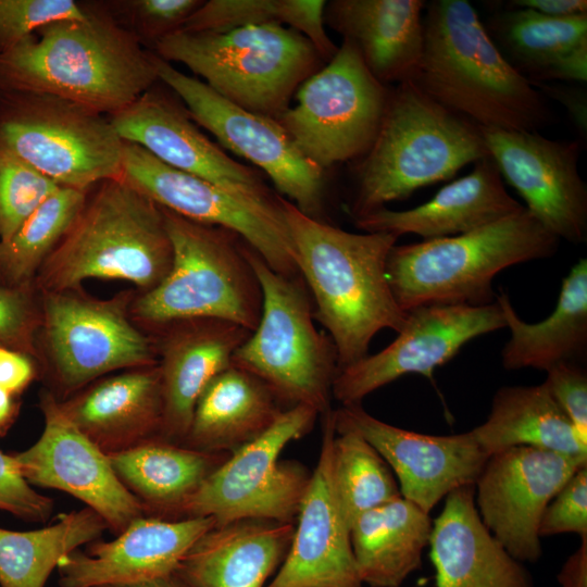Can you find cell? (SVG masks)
<instances>
[{"label":"cell","mask_w":587,"mask_h":587,"mask_svg":"<svg viewBox=\"0 0 587 587\" xmlns=\"http://www.w3.org/2000/svg\"><path fill=\"white\" fill-rule=\"evenodd\" d=\"M86 8L0 53V92L51 95L109 116L159 83L153 52L100 3Z\"/></svg>","instance_id":"obj_1"},{"label":"cell","mask_w":587,"mask_h":587,"mask_svg":"<svg viewBox=\"0 0 587 587\" xmlns=\"http://www.w3.org/2000/svg\"><path fill=\"white\" fill-rule=\"evenodd\" d=\"M279 202L299 275L312 295L314 320L328 332L340 371L369 354L379 330L398 333L407 322L386 277L399 237L346 232L303 214L282 196Z\"/></svg>","instance_id":"obj_2"},{"label":"cell","mask_w":587,"mask_h":587,"mask_svg":"<svg viewBox=\"0 0 587 587\" xmlns=\"http://www.w3.org/2000/svg\"><path fill=\"white\" fill-rule=\"evenodd\" d=\"M413 82L478 127L539 132L552 113L544 95L502 55L466 0H433Z\"/></svg>","instance_id":"obj_3"},{"label":"cell","mask_w":587,"mask_h":587,"mask_svg":"<svg viewBox=\"0 0 587 587\" xmlns=\"http://www.w3.org/2000/svg\"><path fill=\"white\" fill-rule=\"evenodd\" d=\"M488 157L477 125L437 103L413 80L398 84L389 90L371 148L357 160L349 214L354 220L407 199Z\"/></svg>","instance_id":"obj_4"},{"label":"cell","mask_w":587,"mask_h":587,"mask_svg":"<svg viewBox=\"0 0 587 587\" xmlns=\"http://www.w3.org/2000/svg\"><path fill=\"white\" fill-rule=\"evenodd\" d=\"M560 239L523 210L465 234L395 245L386 277L408 312L427 304L486 305L496 301L492 279L502 270L552 257Z\"/></svg>","instance_id":"obj_5"},{"label":"cell","mask_w":587,"mask_h":587,"mask_svg":"<svg viewBox=\"0 0 587 587\" xmlns=\"http://www.w3.org/2000/svg\"><path fill=\"white\" fill-rule=\"evenodd\" d=\"M173 259L162 209L122 178L99 183L39 272L46 292L89 278L127 280L146 291Z\"/></svg>","instance_id":"obj_6"},{"label":"cell","mask_w":587,"mask_h":587,"mask_svg":"<svg viewBox=\"0 0 587 587\" xmlns=\"http://www.w3.org/2000/svg\"><path fill=\"white\" fill-rule=\"evenodd\" d=\"M153 53L184 64L232 103L274 120L325 64L304 36L277 23L226 32L178 30L159 41Z\"/></svg>","instance_id":"obj_7"},{"label":"cell","mask_w":587,"mask_h":587,"mask_svg":"<svg viewBox=\"0 0 587 587\" xmlns=\"http://www.w3.org/2000/svg\"><path fill=\"white\" fill-rule=\"evenodd\" d=\"M161 209L172 264L161 283L137 300V317L155 325L214 319L252 332L260 321L263 295L248 243L230 229Z\"/></svg>","instance_id":"obj_8"},{"label":"cell","mask_w":587,"mask_h":587,"mask_svg":"<svg viewBox=\"0 0 587 587\" xmlns=\"http://www.w3.org/2000/svg\"><path fill=\"white\" fill-rule=\"evenodd\" d=\"M247 253L262 288V312L232 364L263 380L287 408L307 405L323 415L339 367L330 337L314 325L311 295L301 276L274 271L249 246Z\"/></svg>","instance_id":"obj_9"},{"label":"cell","mask_w":587,"mask_h":587,"mask_svg":"<svg viewBox=\"0 0 587 587\" xmlns=\"http://www.w3.org/2000/svg\"><path fill=\"white\" fill-rule=\"evenodd\" d=\"M123 148L104 114L51 95L0 92V150L61 187L121 178Z\"/></svg>","instance_id":"obj_10"},{"label":"cell","mask_w":587,"mask_h":587,"mask_svg":"<svg viewBox=\"0 0 587 587\" xmlns=\"http://www.w3.org/2000/svg\"><path fill=\"white\" fill-rule=\"evenodd\" d=\"M389 90L370 73L353 43L342 39L337 53L300 85L296 104L277 121L298 150L326 172L369 151Z\"/></svg>","instance_id":"obj_11"},{"label":"cell","mask_w":587,"mask_h":587,"mask_svg":"<svg viewBox=\"0 0 587 587\" xmlns=\"http://www.w3.org/2000/svg\"><path fill=\"white\" fill-rule=\"evenodd\" d=\"M317 415L307 405L287 408L267 430L230 453L207 477L178 519L212 517L216 524L243 519L296 522L311 472L279 457L288 444L312 429Z\"/></svg>","instance_id":"obj_12"},{"label":"cell","mask_w":587,"mask_h":587,"mask_svg":"<svg viewBox=\"0 0 587 587\" xmlns=\"http://www.w3.org/2000/svg\"><path fill=\"white\" fill-rule=\"evenodd\" d=\"M153 60L159 82L180 99L197 125L251 162L303 214L323 221L326 172L298 150L277 120L232 103L154 53Z\"/></svg>","instance_id":"obj_13"},{"label":"cell","mask_w":587,"mask_h":587,"mask_svg":"<svg viewBox=\"0 0 587 587\" xmlns=\"http://www.w3.org/2000/svg\"><path fill=\"white\" fill-rule=\"evenodd\" d=\"M121 178L158 205L183 217L237 233L271 268L285 276H300L280 207L267 208L229 192L168 166L127 141H124Z\"/></svg>","instance_id":"obj_14"},{"label":"cell","mask_w":587,"mask_h":587,"mask_svg":"<svg viewBox=\"0 0 587 587\" xmlns=\"http://www.w3.org/2000/svg\"><path fill=\"white\" fill-rule=\"evenodd\" d=\"M587 457L514 447L488 457L475 484V505L494 537L520 562L542 554L539 524L545 509Z\"/></svg>","instance_id":"obj_15"},{"label":"cell","mask_w":587,"mask_h":587,"mask_svg":"<svg viewBox=\"0 0 587 587\" xmlns=\"http://www.w3.org/2000/svg\"><path fill=\"white\" fill-rule=\"evenodd\" d=\"M397 338L375 354L340 370L333 397L341 405L361 403L371 392L405 374L432 378L470 340L507 327L497 299L486 305L427 304L407 312Z\"/></svg>","instance_id":"obj_16"},{"label":"cell","mask_w":587,"mask_h":587,"mask_svg":"<svg viewBox=\"0 0 587 587\" xmlns=\"http://www.w3.org/2000/svg\"><path fill=\"white\" fill-rule=\"evenodd\" d=\"M45 336L61 386L75 390L109 372L155 364V349L128 320L124 300L46 292Z\"/></svg>","instance_id":"obj_17"},{"label":"cell","mask_w":587,"mask_h":587,"mask_svg":"<svg viewBox=\"0 0 587 587\" xmlns=\"http://www.w3.org/2000/svg\"><path fill=\"white\" fill-rule=\"evenodd\" d=\"M109 118L124 141L140 146L164 164L261 205L279 209V195L267 186L266 176L211 141L175 93L154 85Z\"/></svg>","instance_id":"obj_18"},{"label":"cell","mask_w":587,"mask_h":587,"mask_svg":"<svg viewBox=\"0 0 587 587\" xmlns=\"http://www.w3.org/2000/svg\"><path fill=\"white\" fill-rule=\"evenodd\" d=\"M503 182L525 209L560 240L587 239V187L578 172V140H553L538 132L478 127Z\"/></svg>","instance_id":"obj_19"},{"label":"cell","mask_w":587,"mask_h":587,"mask_svg":"<svg viewBox=\"0 0 587 587\" xmlns=\"http://www.w3.org/2000/svg\"><path fill=\"white\" fill-rule=\"evenodd\" d=\"M40 408L45 423L40 437L13 454L24 478L32 486L80 500L116 534L147 515L142 503L118 479L108 454L66 416L51 394L41 397Z\"/></svg>","instance_id":"obj_20"},{"label":"cell","mask_w":587,"mask_h":587,"mask_svg":"<svg viewBox=\"0 0 587 587\" xmlns=\"http://www.w3.org/2000/svg\"><path fill=\"white\" fill-rule=\"evenodd\" d=\"M336 430L361 435L394 471L403 498L426 513L451 491L474 485L488 455L472 432L435 436L396 427L361 403L334 410Z\"/></svg>","instance_id":"obj_21"},{"label":"cell","mask_w":587,"mask_h":587,"mask_svg":"<svg viewBox=\"0 0 587 587\" xmlns=\"http://www.w3.org/2000/svg\"><path fill=\"white\" fill-rule=\"evenodd\" d=\"M334 410L323 414L320 455L301 501L287 554L265 587H364L354 561L350 527L332 483Z\"/></svg>","instance_id":"obj_22"},{"label":"cell","mask_w":587,"mask_h":587,"mask_svg":"<svg viewBox=\"0 0 587 587\" xmlns=\"http://www.w3.org/2000/svg\"><path fill=\"white\" fill-rule=\"evenodd\" d=\"M216 522L212 517L166 520L143 515L116 538L96 540L58 564L61 587H113L167 575Z\"/></svg>","instance_id":"obj_23"},{"label":"cell","mask_w":587,"mask_h":587,"mask_svg":"<svg viewBox=\"0 0 587 587\" xmlns=\"http://www.w3.org/2000/svg\"><path fill=\"white\" fill-rule=\"evenodd\" d=\"M168 325L161 348L163 414L160 438L182 444L196 402L208 384L232 365L250 330L214 319H191Z\"/></svg>","instance_id":"obj_24"},{"label":"cell","mask_w":587,"mask_h":587,"mask_svg":"<svg viewBox=\"0 0 587 587\" xmlns=\"http://www.w3.org/2000/svg\"><path fill=\"white\" fill-rule=\"evenodd\" d=\"M524 209L505 189L490 157L442 187L429 201L404 211L380 208L354 218L365 233L414 234L424 240L469 233Z\"/></svg>","instance_id":"obj_25"},{"label":"cell","mask_w":587,"mask_h":587,"mask_svg":"<svg viewBox=\"0 0 587 587\" xmlns=\"http://www.w3.org/2000/svg\"><path fill=\"white\" fill-rule=\"evenodd\" d=\"M474 485L446 496L429 547L436 587H534L533 579L484 525Z\"/></svg>","instance_id":"obj_26"},{"label":"cell","mask_w":587,"mask_h":587,"mask_svg":"<svg viewBox=\"0 0 587 587\" xmlns=\"http://www.w3.org/2000/svg\"><path fill=\"white\" fill-rule=\"evenodd\" d=\"M423 0H333L324 22L359 51L384 86L413 80L422 57Z\"/></svg>","instance_id":"obj_27"},{"label":"cell","mask_w":587,"mask_h":587,"mask_svg":"<svg viewBox=\"0 0 587 587\" xmlns=\"http://www.w3.org/2000/svg\"><path fill=\"white\" fill-rule=\"evenodd\" d=\"M295 522L259 519L215 524L176 570L192 587H265L283 563Z\"/></svg>","instance_id":"obj_28"},{"label":"cell","mask_w":587,"mask_h":587,"mask_svg":"<svg viewBox=\"0 0 587 587\" xmlns=\"http://www.w3.org/2000/svg\"><path fill=\"white\" fill-rule=\"evenodd\" d=\"M60 405L107 454L133 448L160 437L163 399L159 366L105 378Z\"/></svg>","instance_id":"obj_29"},{"label":"cell","mask_w":587,"mask_h":587,"mask_svg":"<svg viewBox=\"0 0 587 587\" xmlns=\"http://www.w3.org/2000/svg\"><path fill=\"white\" fill-rule=\"evenodd\" d=\"M286 409L263 380L232 364L198 398L180 445L233 453L267 430Z\"/></svg>","instance_id":"obj_30"},{"label":"cell","mask_w":587,"mask_h":587,"mask_svg":"<svg viewBox=\"0 0 587 587\" xmlns=\"http://www.w3.org/2000/svg\"><path fill=\"white\" fill-rule=\"evenodd\" d=\"M229 454L157 437L108 457L118 479L142 503L147 515L178 520L184 504Z\"/></svg>","instance_id":"obj_31"},{"label":"cell","mask_w":587,"mask_h":587,"mask_svg":"<svg viewBox=\"0 0 587 587\" xmlns=\"http://www.w3.org/2000/svg\"><path fill=\"white\" fill-rule=\"evenodd\" d=\"M510 339L501 351L505 370L547 371L561 362H578L587 350V259H580L563 278L553 312L537 323L516 313L505 292L497 294Z\"/></svg>","instance_id":"obj_32"},{"label":"cell","mask_w":587,"mask_h":587,"mask_svg":"<svg viewBox=\"0 0 587 587\" xmlns=\"http://www.w3.org/2000/svg\"><path fill=\"white\" fill-rule=\"evenodd\" d=\"M433 522L402 496L354 520L350 540L359 576L370 587H400L422 564Z\"/></svg>","instance_id":"obj_33"},{"label":"cell","mask_w":587,"mask_h":587,"mask_svg":"<svg viewBox=\"0 0 587 587\" xmlns=\"http://www.w3.org/2000/svg\"><path fill=\"white\" fill-rule=\"evenodd\" d=\"M471 432L488 457L514 447L587 457V445L544 384L499 388L487 420Z\"/></svg>","instance_id":"obj_34"},{"label":"cell","mask_w":587,"mask_h":587,"mask_svg":"<svg viewBox=\"0 0 587 587\" xmlns=\"http://www.w3.org/2000/svg\"><path fill=\"white\" fill-rule=\"evenodd\" d=\"M484 25L507 61L533 85L555 80L562 62L587 46V14L550 17L507 9Z\"/></svg>","instance_id":"obj_35"},{"label":"cell","mask_w":587,"mask_h":587,"mask_svg":"<svg viewBox=\"0 0 587 587\" xmlns=\"http://www.w3.org/2000/svg\"><path fill=\"white\" fill-rule=\"evenodd\" d=\"M105 529L103 519L87 507L35 530L0 527V586L45 587L65 555L98 540Z\"/></svg>","instance_id":"obj_36"},{"label":"cell","mask_w":587,"mask_h":587,"mask_svg":"<svg viewBox=\"0 0 587 587\" xmlns=\"http://www.w3.org/2000/svg\"><path fill=\"white\" fill-rule=\"evenodd\" d=\"M324 0H209L180 30L226 32L248 25L277 23L304 36L327 63L338 51L325 30Z\"/></svg>","instance_id":"obj_37"},{"label":"cell","mask_w":587,"mask_h":587,"mask_svg":"<svg viewBox=\"0 0 587 587\" xmlns=\"http://www.w3.org/2000/svg\"><path fill=\"white\" fill-rule=\"evenodd\" d=\"M90 189L61 187L5 242H0V282L26 288L85 204Z\"/></svg>","instance_id":"obj_38"},{"label":"cell","mask_w":587,"mask_h":587,"mask_svg":"<svg viewBox=\"0 0 587 587\" xmlns=\"http://www.w3.org/2000/svg\"><path fill=\"white\" fill-rule=\"evenodd\" d=\"M330 475L349 527L361 514L401 496L388 464L352 430H336L330 450Z\"/></svg>","instance_id":"obj_39"},{"label":"cell","mask_w":587,"mask_h":587,"mask_svg":"<svg viewBox=\"0 0 587 587\" xmlns=\"http://www.w3.org/2000/svg\"><path fill=\"white\" fill-rule=\"evenodd\" d=\"M60 188L33 166L0 150V242L8 241Z\"/></svg>","instance_id":"obj_40"},{"label":"cell","mask_w":587,"mask_h":587,"mask_svg":"<svg viewBox=\"0 0 587 587\" xmlns=\"http://www.w3.org/2000/svg\"><path fill=\"white\" fill-rule=\"evenodd\" d=\"M203 0H114L102 8L148 50L180 30Z\"/></svg>","instance_id":"obj_41"},{"label":"cell","mask_w":587,"mask_h":587,"mask_svg":"<svg viewBox=\"0 0 587 587\" xmlns=\"http://www.w3.org/2000/svg\"><path fill=\"white\" fill-rule=\"evenodd\" d=\"M86 15L85 2L74 0H0V53L48 24Z\"/></svg>","instance_id":"obj_42"},{"label":"cell","mask_w":587,"mask_h":587,"mask_svg":"<svg viewBox=\"0 0 587 587\" xmlns=\"http://www.w3.org/2000/svg\"><path fill=\"white\" fill-rule=\"evenodd\" d=\"M566 533L587 536V465L565 483L540 520V538Z\"/></svg>","instance_id":"obj_43"},{"label":"cell","mask_w":587,"mask_h":587,"mask_svg":"<svg viewBox=\"0 0 587 587\" xmlns=\"http://www.w3.org/2000/svg\"><path fill=\"white\" fill-rule=\"evenodd\" d=\"M544 385L587 445V374L578 362H561L547 371Z\"/></svg>","instance_id":"obj_44"},{"label":"cell","mask_w":587,"mask_h":587,"mask_svg":"<svg viewBox=\"0 0 587 587\" xmlns=\"http://www.w3.org/2000/svg\"><path fill=\"white\" fill-rule=\"evenodd\" d=\"M52 509L53 501L24 478L14 457L0 450V510L25 521L43 522Z\"/></svg>","instance_id":"obj_45"},{"label":"cell","mask_w":587,"mask_h":587,"mask_svg":"<svg viewBox=\"0 0 587 587\" xmlns=\"http://www.w3.org/2000/svg\"><path fill=\"white\" fill-rule=\"evenodd\" d=\"M34 321L25 288L0 285V344L18 352L28 350Z\"/></svg>","instance_id":"obj_46"},{"label":"cell","mask_w":587,"mask_h":587,"mask_svg":"<svg viewBox=\"0 0 587 587\" xmlns=\"http://www.w3.org/2000/svg\"><path fill=\"white\" fill-rule=\"evenodd\" d=\"M34 367L22 352L0 346V387L10 394L22 390L33 378Z\"/></svg>","instance_id":"obj_47"},{"label":"cell","mask_w":587,"mask_h":587,"mask_svg":"<svg viewBox=\"0 0 587 587\" xmlns=\"http://www.w3.org/2000/svg\"><path fill=\"white\" fill-rule=\"evenodd\" d=\"M507 8L532 10L550 17L587 14L586 0H512Z\"/></svg>","instance_id":"obj_48"},{"label":"cell","mask_w":587,"mask_h":587,"mask_svg":"<svg viewBox=\"0 0 587 587\" xmlns=\"http://www.w3.org/2000/svg\"><path fill=\"white\" fill-rule=\"evenodd\" d=\"M557 579L561 587H587V536L580 538L579 547L565 560Z\"/></svg>","instance_id":"obj_49"},{"label":"cell","mask_w":587,"mask_h":587,"mask_svg":"<svg viewBox=\"0 0 587 587\" xmlns=\"http://www.w3.org/2000/svg\"><path fill=\"white\" fill-rule=\"evenodd\" d=\"M534 86L537 88L540 87L542 95H550L563 103L575 120L579 130L584 132V134L586 133V98L582 90L577 91L566 87L549 86L546 83L534 84Z\"/></svg>","instance_id":"obj_50"},{"label":"cell","mask_w":587,"mask_h":587,"mask_svg":"<svg viewBox=\"0 0 587 587\" xmlns=\"http://www.w3.org/2000/svg\"><path fill=\"white\" fill-rule=\"evenodd\" d=\"M113 587H192L177 571L153 579Z\"/></svg>","instance_id":"obj_51"},{"label":"cell","mask_w":587,"mask_h":587,"mask_svg":"<svg viewBox=\"0 0 587 587\" xmlns=\"http://www.w3.org/2000/svg\"><path fill=\"white\" fill-rule=\"evenodd\" d=\"M9 391L0 387V426H3L12 413V399Z\"/></svg>","instance_id":"obj_52"},{"label":"cell","mask_w":587,"mask_h":587,"mask_svg":"<svg viewBox=\"0 0 587 587\" xmlns=\"http://www.w3.org/2000/svg\"><path fill=\"white\" fill-rule=\"evenodd\" d=\"M1 587V586H0Z\"/></svg>","instance_id":"obj_53"}]
</instances>
